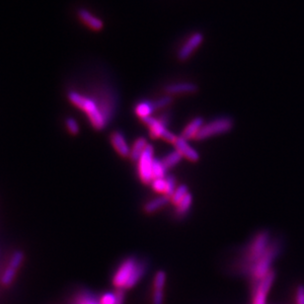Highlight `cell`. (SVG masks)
I'll return each instance as SVG.
<instances>
[{
	"label": "cell",
	"mask_w": 304,
	"mask_h": 304,
	"mask_svg": "<svg viewBox=\"0 0 304 304\" xmlns=\"http://www.w3.org/2000/svg\"><path fill=\"white\" fill-rule=\"evenodd\" d=\"M67 97H68V100L73 105H75L76 107H78L79 109H81L82 111H84L86 113L94 129L101 130L106 127L108 121L106 120L105 116L103 115V113L100 109V106L93 99L86 97L84 95H81L75 91H70L68 93Z\"/></svg>",
	"instance_id": "cell-1"
},
{
	"label": "cell",
	"mask_w": 304,
	"mask_h": 304,
	"mask_svg": "<svg viewBox=\"0 0 304 304\" xmlns=\"http://www.w3.org/2000/svg\"><path fill=\"white\" fill-rule=\"evenodd\" d=\"M271 235L268 231H261L249 243L241 258V267L245 271L251 270L253 265L260 259L272 243Z\"/></svg>",
	"instance_id": "cell-2"
},
{
	"label": "cell",
	"mask_w": 304,
	"mask_h": 304,
	"mask_svg": "<svg viewBox=\"0 0 304 304\" xmlns=\"http://www.w3.org/2000/svg\"><path fill=\"white\" fill-rule=\"evenodd\" d=\"M280 248L281 247H280L279 242H277V241L272 242L270 244L269 248L267 249V251L264 253V255L253 265V267L249 271V274L255 283L259 282L272 271L271 270L272 263L279 255Z\"/></svg>",
	"instance_id": "cell-3"
},
{
	"label": "cell",
	"mask_w": 304,
	"mask_h": 304,
	"mask_svg": "<svg viewBox=\"0 0 304 304\" xmlns=\"http://www.w3.org/2000/svg\"><path fill=\"white\" fill-rule=\"evenodd\" d=\"M233 128V121L228 117H220L204 125L197 134V140H204L217 134L228 132Z\"/></svg>",
	"instance_id": "cell-4"
},
{
	"label": "cell",
	"mask_w": 304,
	"mask_h": 304,
	"mask_svg": "<svg viewBox=\"0 0 304 304\" xmlns=\"http://www.w3.org/2000/svg\"><path fill=\"white\" fill-rule=\"evenodd\" d=\"M139 260L135 257H129L123 261L120 267L117 269L113 277V285L118 290L126 289L129 281L131 279Z\"/></svg>",
	"instance_id": "cell-5"
},
{
	"label": "cell",
	"mask_w": 304,
	"mask_h": 304,
	"mask_svg": "<svg viewBox=\"0 0 304 304\" xmlns=\"http://www.w3.org/2000/svg\"><path fill=\"white\" fill-rule=\"evenodd\" d=\"M154 148L152 145L148 144L145 148L144 152L140 156L139 160L137 161V172L140 181L145 184H151L153 181L152 177V165H153V157Z\"/></svg>",
	"instance_id": "cell-6"
},
{
	"label": "cell",
	"mask_w": 304,
	"mask_h": 304,
	"mask_svg": "<svg viewBox=\"0 0 304 304\" xmlns=\"http://www.w3.org/2000/svg\"><path fill=\"white\" fill-rule=\"evenodd\" d=\"M275 279L276 273L272 270L267 276H265L262 280L256 283L252 304H266L268 294L271 291Z\"/></svg>",
	"instance_id": "cell-7"
},
{
	"label": "cell",
	"mask_w": 304,
	"mask_h": 304,
	"mask_svg": "<svg viewBox=\"0 0 304 304\" xmlns=\"http://www.w3.org/2000/svg\"><path fill=\"white\" fill-rule=\"evenodd\" d=\"M203 41H204V35L202 33L197 32L193 34L178 51L179 60L181 61L187 60L193 54V52L202 44Z\"/></svg>",
	"instance_id": "cell-8"
},
{
	"label": "cell",
	"mask_w": 304,
	"mask_h": 304,
	"mask_svg": "<svg viewBox=\"0 0 304 304\" xmlns=\"http://www.w3.org/2000/svg\"><path fill=\"white\" fill-rule=\"evenodd\" d=\"M175 149L178 150L183 157L188 159L191 162H197L200 159V155L196 149L190 146L188 141L181 136H178L175 143Z\"/></svg>",
	"instance_id": "cell-9"
},
{
	"label": "cell",
	"mask_w": 304,
	"mask_h": 304,
	"mask_svg": "<svg viewBox=\"0 0 304 304\" xmlns=\"http://www.w3.org/2000/svg\"><path fill=\"white\" fill-rule=\"evenodd\" d=\"M149 129V133L152 138H164L166 133L169 131L167 127L159 120L153 117H147L141 120Z\"/></svg>",
	"instance_id": "cell-10"
},
{
	"label": "cell",
	"mask_w": 304,
	"mask_h": 304,
	"mask_svg": "<svg viewBox=\"0 0 304 304\" xmlns=\"http://www.w3.org/2000/svg\"><path fill=\"white\" fill-rule=\"evenodd\" d=\"M111 143L116 151L122 157H129L130 158V148L125 138V135L121 131H114L111 134Z\"/></svg>",
	"instance_id": "cell-11"
},
{
	"label": "cell",
	"mask_w": 304,
	"mask_h": 304,
	"mask_svg": "<svg viewBox=\"0 0 304 304\" xmlns=\"http://www.w3.org/2000/svg\"><path fill=\"white\" fill-rule=\"evenodd\" d=\"M77 14H78V17L80 18V20L82 22H84L90 29H92L94 31H100L103 29V27H104L103 21L101 19L95 17L93 14H91L87 9H84V8L79 9Z\"/></svg>",
	"instance_id": "cell-12"
},
{
	"label": "cell",
	"mask_w": 304,
	"mask_h": 304,
	"mask_svg": "<svg viewBox=\"0 0 304 304\" xmlns=\"http://www.w3.org/2000/svg\"><path fill=\"white\" fill-rule=\"evenodd\" d=\"M204 120L201 117H197L195 119H193L182 131L181 137H183L184 139L188 140V139H195L197 134L199 133L200 130L202 129V127L204 126Z\"/></svg>",
	"instance_id": "cell-13"
},
{
	"label": "cell",
	"mask_w": 304,
	"mask_h": 304,
	"mask_svg": "<svg viewBox=\"0 0 304 304\" xmlns=\"http://www.w3.org/2000/svg\"><path fill=\"white\" fill-rule=\"evenodd\" d=\"M165 92L168 94H192L199 90L198 85L190 82H182V83H173L165 86Z\"/></svg>",
	"instance_id": "cell-14"
},
{
	"label": "cell",
	"mask_w": 304,
	"mask_h": 304,
	"mask_svg": "<svg viewBox=\"0 0 304 304\" xmlns=\"http://www.w3.org/2000/svg\"><path fill=\"white\" fill-rule=\"evenodd\" d=\"M147 141L144 137H139L137 138L133 144L132 147L130 148V159L131 161L137 162L140 158V156L142 155V153L144 152L145 148L147 147Z\"/></svg>",
	"instance_id": "cell-15"
},
{
	"label": "cell",
	"mask_w": 304,
	"mask_h": 304,
	"mask_svg": "<svg viewBox=\"0 0 304 304\" xmlns=\"http://www.w3.org/2000/svg\"><path fill=\"white\" fill-rule=\"evenodd\" d=\"M170 201V198L169 197H166V196H161L159 198H156L154 200H151L150 202L146 203L145 206H144V212L146 214H153L155 213L156 211L160 210L161 208L165 207Z\"/></svg>",
	"instance_id": "cell-16"
},
{
	"label": "cell",
	"mask_w": 304,
	"mask_h": 304,
	"mask_svg": "<svg viewBox=\"0 0 304 304\" xmlns=\"http://www.w3.org/2000/svg\"><path fill=\"white\" fill-rule=\"evenodd\" d=\"M154 107H153V103L152 102H148V101H143L138 103L135 108H134V113L137 117H139L141 120L145 119L147 117H151V114L154 113Z\"/></svg>",
	"instance_id": "cell-17"
},
{
	"label": "cell",
	"mask_w": 304,
	"mask_h": 304,
	"mask_svg": "<svg viewBox=\"0 0 304 304\" xmlns=\"http://www.w3.org/2000/svg\"><path fill=\"white\" fill-rule=\"evenodd\" d=\"M182 158H183V156L181 155V153H180L178 150L175 149L174 151L170 152L169 154H167V155H166L163 159H161V160H162V162H163L165 168H166L167 170H169V169H171V168L175 167L177 164H179V163L181 162Z\"/></svg>",
	"instance_id": "cell-18"
},
{
	"label": "cell",
	"mask_w": 304,
	"mask_h": 304,
	"mask_svg": "<svg viewBox=\"0 0 304 304\" xmlns=\"http://www.w3.org/2000/svg\"><path fill=\"white\" fill-rule=\"evenodd\" d=\"M193 203L192 195L189 193L177 206H176V215L178 217H184L189 211Z\"/></svg>",
	"instance_id": "cell-19"
},
{
	"label": "cell",
	"mask_w": 304,
	"mask_h": 304,
	"mask_svg": "<svg viewBox=\"0 0 304 304\" xmlns=\"http://www.w3.org/2000/svg\"><path fill=\"white\" fill-rule=\"evenodd\" d=\"M167 169L165 168L162 160L155 159L153 160V165H152V177L154 179H162L165 178Z\"/></svg>",
	"instance_id": "cell-20"
},
{
	"label": "cell",
	"mask_w": 304,
	"mask_h": 304,
	"mask_svg": "<svg viewBox=\"0 0 304 304\" xmlns=\"http://www.w3.org/2000/svg\"><path fill=\"white\" fill-rule=\"evenodd\" d=\"M188 194H189L188 187L186 185H181V186H179L176 189L175 193L172 195V197L170 198V201H171V203L173 204L174 206L176 207Z\"/></svg>",
	"instance_id": "cell-21"
},
{
	"label": "cell",
	"mask_w": 304,
	"mask_h": 304,
	"mask_svg": "<svg viewBox=\"0 0 304 304\" xmlns=\"http://www.w3.org/2000/svg\"><path fill=\"white\" fill-rule=\"evenodd\" d=\"M16 271L15 269L11 268V267H8L5 272L3 273V276H2V279H1V283L2 285L4 286H9L11 285V283L14 281L15 279V276H16Z\"/></svg>",
	"instance_id": "cell-22"
},
{
	"label": "cell",
	"mask_w": 304,
	"mask_h": 304,
	"mask_svg": "<svg viewBox=\"0 0 304 304\" xmlns=\"http://www.w3.org/2000/svg\"><path fill=\"white\" fill-rule=\"evenodd\" d=\"M24 257H25V255H24V253L22 251H16V252H14L8 267H11V268H13L15 270L19 269L21 267L23 261H24Z\"/></svg>",
	"instance_id": "cell-23"
},
{
	"label": "cell",
	"mask_w": 304,
	"mask_h": 304,
	"mask_svg": "<svg viewBox=\"0 0 304 304\" xmlns=\"http://www.w3.org/2000/svg\"><path fill=\"white\" fill-rule=\"evenodd\" d=\"M151 187L152 189L157 192V193H160L162 194V196H165V193H166V180L165 178H162V179H154L151 183Z\"/></svg>",
	"instance_id": "cell-24"
},
{
	"label": "cell",
	"mask_w": 304,
	"mask_h": 304,
	"mask_svg": "<svg viewBox=\"0 0 304 304\" xmlns=\"http://www.w3.org/2000/svg\"><path fill=\"white\" fill-rule=\"evenodd\" d=\"M165 282H166V274L163 271L157 272L153 280L154 290H163Z\"/></svg>",
	"instance_id": "cell-25"
},
{
	"label": "cell",
	"mask_w": 304,
	"mask_h": 304,
	"mask_svg": "<svg viewBox=\"0 0 304 304\" xmlns=\"http://www.w3.org/2000/svg\"><path fill=\"white\" fill-rule=\"evenodd\" d=\"M165 180H166V186H167L165 196L171 198L172 195L175 193L176 189H177V181H176L175 177L172 176V175L166 176V177H165Z\"/></svg>",
	"instance_id": "cell-26"
},
{
	"label": "cell",
	"mask_w": 304,
	"mask_h": 304,
	"mask_svg": "<svg viewBox=\"0 0 304 304\" xmlns=\"http://www.w3.org/2000/svg\"><path fill=\"white\" fill-rule=\"evenodd\" d=\"M173 102V98L171 96H165V97H162V98H159L157 100H155L153 103V107H154V110L155 112L166 107V106H169L171 103Z\"/></svg>",
	"instance_id": "cell-27"
},
{
	"label": "cell",
	"mask_w": 304,
	"mask_h": 304,
	"mask_svg": "<svg viewBox=\"0 0 304 304\" xmlns=\"http://www.w3.org/2000/svg\"><path fill=\"white\" fill-rule=\"evenodd\" d=\"M65 125H66L67 130H68V131L71 134H77L79 132V130H79L78 123L73 118H67L66 121H65Z\"/></svg>",
	"instance_id": "cell-28"
},
{
	"label": "cell",
	"mask_w": 304,
	"mask_h": 304,
	"mask_svg": "<svg viewBox=\"0 0 304 304\" xmlns=\"http://www.w3.org/2000/svg\"><path fill=\"white\" fill-rule=\"evenodd\" d=\"M163 301H164L163 290H154L153 298H152V304H163Z\"/></svg>",
	"instance_id": "cell-29"
},
{
	"label": "cell",
	"mask_w": 304,
	"mask_h": 304,
	"mask_svg": "<svg viewBox=\"0 0 304 304\" xmlns=\"http://www.w3.org/2000/svg\"><path fill=\"white\" fill-rule=\"evenodd\" d=\"M296 301L297 304H304V287L300 286L297 290V295H296Z\"/></svg>",
	"instance_id": "cell-30"
},
{
	"label": "cell",
	"mask_w": 304,
	"mask_h": 304,
	"mask_svg": "<svg viewBox=\"0 0 304 304\" xmlns=\"http://www.w3.org/2000/svg\"><path fill=\"white\" fill-rule=\"evenodd\" d=\"M79 304H100V303H98L95 299H93L92 297H89V296H84L82 297V299L80 300Z\"/></svg>",
	"instance_id": "cell-31"
}]
</instances>
